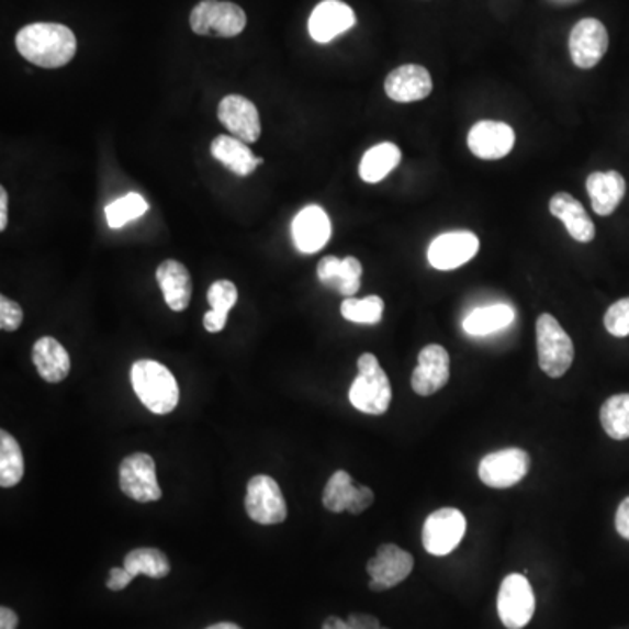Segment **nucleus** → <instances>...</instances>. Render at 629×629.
Segmentation results:
<instances>
[{"label":"nucleus","mask_w":629,"mask_h":629,"mask_svg":"<svg viewBox=\"0 0 629 629\" xmlns=\"http://www.w3.org/2000/svg\"><path fill=\"white\" fill-rule=\"evenodd\" d=\"M20 55L43 69H60L69 64L78 49L76 35L60 23H32L16 35Z\"/></svg>","instance_id":"f257e3e1"},{"label":"nucleus","mask_w":629,"mask_h":629,"mask_svg":"<svg viewBox=\"0 0 629 629\" xmlns=\"http://www.w3.org/2000/svg\"><path fill=\"white\" fill-rule=\"evenodd\" d=\"M130 380L141 403L155 415H168L179 404L176 377L156 360H137L130 371Z\"/></svg>","instance_id":"f03ea898"},{"label":"nucleus","mask_w":629,"mask_h":629,"mask_svg":"<svg viewBox=\"0 0 629 629\" xmlns=\"http://www.w3.org/2000/svg\"><path fill=\"white\" fill-rule=\"evenodd\" d=\"M357 369L359 374L348 392L351 406L366 415H385L392 403V386L377 356L362 353L357 360Z\"/></svg>","instance_id":"7ed1b4c3"},{"label":"nucleus","mask_w":629,"mask_h":629,"mask_svg":"<svg viewBox=\"0 0 629 629\" xmlns=\"http://www.w3.org/2000/svg\"><path fill=\"white\" fill-rule=\"evenodd\" d=\"M536 329L540 369L554 380L565 377L575 357L572 338L560 326V322L549 313L537 318Z\"/></svg>","instance_id":"20e7f679"},{"label":"nucleus","mask_w":629,"mask_h":629,"mask_svg":"<svg viewBox=\"0 0 629 629\" xmlns=\"http://www.w3.org/2000/svg\"><path fill=\"white\" fill-rule=\"evenodd\" d=\"M189 23L194 34L212 37H236L247 26V14L240 5L224 0H202L194 5Z\"/></svg>","instance_id":"39448f33"},{"label":"nucleus","mask_w":629,"mask_h":629,"mask_svg":"<svg viewBox=\"0 0 629 629\" xmlns=\"http://www.w3.org/2000/svg\"><path fill=\"white\" fill-rule=\"evenodd\" d=\"M497 610L507 629H523L536 614V595L530 581L521 574H509L502 581Z\"/></svg>","instance_id":"423d86ee"},{"label":"nucleus","mask_w":629,"mask_h":629,"mask_svg":"<svg viewBox=\"0 0 629 629\" xmlns=\"http://www.w3.org/2000/svg\"><path fill=\"white\" fill-rule=\"evenodd\" d=\"M467 519L462 510L442 507L430 514L424 523L422 542L425 551L433 557H448L459 548L465 536Z\"/></svg>","instance_id":"0eeeda50"},{"label":"nucleus","mask_w":629,"mask_h":629,"mask_svg":"<svg viewBox=\"0 0 629 629\" xmlns=\"http://www.w3.org/2000/svg\"><path fill=\"white\" fill-rule=\"evenodd\" d=\"M530 471V454L521 448H505L486 454L480 462V480L490 488H513Z\"/></svg>","instance_id":"6e6552de"},{"label":"nucleus","mask_w":629,"mask_h":629,"mask_svg":"<svg viewBox=\"0 0 629 629\" xmlns=\"http://www.w3.org/2000/svg\"><path fill=\"white\" fill-rule=\"evenodd\" d=\"M245 509L259 525H279L288 519V504L279 483L266 474L254 475L247 486Z\"/></svg>","instance_id":"1a4fd4ad"},{"label":"nucleus","mask_w":629,"mask_h":629,"mask_svg":"<svg viewBox=\"0 0 629 629\" xmlns=\"http://www.w3.org/2000/svg\"><path fill=\"white\" fill-rule=\"evenodd\" d=\"M120 486L126 497L141 504L164 497L156 478L155 459L147 453H133L121 462Z\"/></svg>","instance_id":"9d476101"},{"label":"nucleus","mask_w":629,"mask_h":629,"mask_svg":"<svg viewBox=\"0 0 629 629\" xmlns=\"http://www.w3.org/2000/svg\"><path fill=\"white\" fill-rule=\"evenodd\" d=\"M480 252V238L472 232L445 233L428 245L427 259L439 271L462 268Z\"/></svg>","instance_id":"9b49d317"},{"label":"nucleus","mask_w":629,"mask_h":629,"mask_svg":"<svg viewBox=\"0 0 629 629\" xmlns=\"http://www.w3.org/2000/svg\"><path fill=\"white\" fill-rule=\"evenodd\" d=\"M415 569V560L409 552L395 544H383L378 548L368 563V574L371 577V591H386L395 587L409 577Z\"/></svg>","instance_id":"f8f14e48"},{"label":"nucleus","mask_w":629,"mask_h":629,"mask_svg":"<svg viewBox=\"0 0 629 629\" xmlns=\"http://www.w3.org/2000/svg\"><path fill=\"white\" fill-rule=\"evenodd\" d=\"M569 47L575 67L593 69L607 53V29L595 18L581 20L570 32Z\"/></svg>","instance_id":"ddd939ff"},{"label":"nucleus","mask_w":629,"mask_h":629,"mask_svg":"<svg viewBox=\"0 0 629 629\" xmlns=\"http://www.w3.org/2000/svg\"><path fill=\"white\" fill-rule=\"evenodd\" d=\"M374 502L373 490L364 484H353L347 471H336L327 481L322 495V504L330 513L360 514L369 509Z\"/></svg>","instance_id":"4468645a"},{"label":"nucleus","mask_w":629,"mask_h":629,"mask_svg":"<svg viewBox=\"0 0 629 629\" xmlns=\"http://www.w3.org/2000/svg\"><path fill=\"white\" fill-rule=\"evenodd\" d=\"M218 121L233 137L254 144L261 137V117L254 102L242 94H227L217 109Z\"/></svg>","instance_id":"2eb2a0df"},{"label":"nucleus","mask_w":629,"mask_h":629,"mask_svg":"<svg viewBox=\"0 0 629 629\" xmlns=\"http://www.w3.org/2000/svg\"><path fill=\"white\" fill-rule=\"evenodd\" d=\"M450 353L441 345H427L419 351L418 366L412 374V389L422 397H430L450 381Z\"/></svg>","instance_id":"dca6fc26"},{"label":"nucleus","mask_w":629,"mask_h":629,"mask_svg":"<svg viewBox=\"0 0 629 629\" xmlns=\"http://www.w3.org/2000/svg\"><path fill=\"white\" fill-rule=\"evenodd\" d=\"M516 144V133L501 121H480L472 126L467 146L475 158L495 161L505 158Z\"/></svg>","instance_id":"f3484780"},{"label":"nucleus","mask_w":629,"mask_h":629,"mask_svg":"<svg viewBox=\"0 0 629 629\" xmlns=\"http://www.w3.org/2000/svg\"><path fill=\"white\" fill-rule=\"evenodd\" d=\"M330 235H333V224L322 206H304L292 221V240L300 252H318L326 247Z\"/></svg>","instance_id":"a211bd4d"},{"label":"nucleus","mask_w":629,"mask_h":629,"mask_svg":"<svg viewBox=\"0 0 629 629\" xmlns=\"http://www.w3.org/2000/svg\"><path fill=\"white\" fill-rule=\"evenodd\" d=\"M353 9L341 0H322L310 16L308 31L315 43L327 44L356 25Z\"/></svg>","instance_id":"6ab92c4d"},{"label":"nucleus","mask_w":629,"mask_h":629,"mask_svg":"<svg viewBox=\"0 0 629 629\" xmlns=\"http://www.w3.org/2000/svg\"><path fill=\"white\" fill-rule=\"evenodd\" d=\"M433 76L422 65H401L385 79V93L398 103L419 102L433 93Z\"/></svg>","instance_id":"aec40b11"},{"label":"nucleus","mask_w":629,"mask_h":629,"mask_svg":"<svg viewBox=\"0 0 629 629\" xmlns=\"http://www.w3.org/2000/svg\"><path fill=\"white\" fill-rule=\"evenodd\" d=\"M317 274L318 280L326 288L351 297L359 292L362 265L357 257L348 256L339 259V257L326 256L318 262Z\"/></svg>","instance_id":"412c9836"},{"label":"nucleus","mask_w":629,"mask_h":629,"mask_svg":"<svg viewBox=\"0 0 629 629\" xmlns=\"http://www.w3.org/2000/svg\"><path fill=\"white\" fill-rule=\"evenodd\" d=\"M156 280L171 312H184L193 294L188 268L176 259H167L156 270Z\"/></svg>","instance_id":"4be33fe9"},{"label":"nucleus","mask_w":629,"mask_h":629,"mask_svg":"<svg viewBox=\"0 0 629 629\" xmlns=\"http://www.w3.org/2000/svg\"><path fill=\"white\" fill-rule=\"evenodd\" d=\"M591 205L602 217L614 214L626 194V180L619 171H595L586 180Z\"/></svg>","instance_id":"5701e85b"},{"label":"nucleus","mask_w":629,"mask_h":629,"mask_svg":"<svg viewBox=\"0 0 629 629\" xmlns=\"http://www.w3.org/2000/svg\"><path fill=\"white\" fill-rule=\"evenodd\" d=\"M549 210L554 217L560 218L561 223L565 224L566 232L574 240L581 242V244L593 242L596 235L595 224L587 215L583 203L575 200L572 194H554L549 202Z\"/></svg>","instance_id":"b1692460"},{"label":"nucleus","mask_w":629,"mask_h":629,"mask_svg":"<svg viewBox=\"0 0 629 629\" xmlns=\"http://www.w3.org/2000/svg\"><path fill=\"white\" fill-rule=\"evenodd\" d=\"M35 369L47 383H60L70 373L69 351L52 336L37 339L32 350Z\"/></svg>","instance_id":"393cba45"},{"label":"nucleus","mask_w":629,"mask_h":629,"mask_svg":"<svg viewBox=\"0 0 629 629\" xmlns=\"http://www.w3.org/2000/svg\"><path fill=\"white\" fill-rule=\"evenodd\" d=\"M210 150L218 164H223L227 170L233 171L236 176H250L259 165H262V159L256 158L249 146L233 135H218L212 142Z\"/></svg>","instance_id":"a878e982"},{"label":"nucleus","mask_w":629,"mask_h":629,"mask_svg":"<svg viewBox=\"0 0 629 629\" xmlns=\"http://www.w3.org/2000/svg\"><path fill=\"white\" fill-rule=\"evenodd\" d=\"M516 317L513 306L497 303L472 310L463 318V330L471 336H488L509 327Z\"/></svg>","instance_id":"bb28decb"},{"label":"nucleus","mask_w":629,"mask_h":629,"mask_svg":"<svg viewBox=\"0 0 629 629\" xmlns=\"http://www.w3.org/2000/svg\"><path fill=\"white\" fill-rule=\"evenodd\" d=\"M403 159V153L392 142H383L366 150L360 159L359 176L368 184H378L389 176Z\"/></svg>","instance_id":"cd10ccee"},{"label":"nucleus","mask_w":629,"mask_h":629,"mask_svg":"<svg viewBox=\"0 0 629 629\" xmlns=\"http://www.w3.org/2000/svg\"><path fill=\"white\" fill-rule=\"evenodd\" d=\"M25 474L22 446L11 434L0 433V486L13 488Z\"/></svg>","instance_id":"c85d7f7f"},{"label":"nucleus","mask_w":629,"mask_h":629,"mask_svg":"<svg viewBox=\"0 0 629 629\" xmlns=\"http://www.w3.org/2000/svg\"><path fill=\"white\" fill-rule=\"evenodd\" d=\"M125 566L133 577L147 575L150 579H164L170 574V561L167 554L155 548L133 549L125 558Z\"/></svg>","instance_id":"c756f323"},{"label":"nucleus","mask_w":629,"mask_h":629,"mask_svg":"<svg viewBox=\"0 0 629 629\" xmlns=\"http://www.w3.org/2000/svg\"><path fill=\"white\" fill-rule=\"evenodd\" d=\"M599 422L608 437L616 441L629 439V394H617L605 401Z\"/></svg>","instance_id":"7c9ffc66"},{"label":"nucleus","mask_w":629,"mask_h":629,"mask_svg":"<svg viewBox=\"0 0 629 629\" xmlns=\"http://www.w3.org/2000/svg\"><path fill=\"white\" fill-rule=\"evenodd\" d=\"M385 312V303L381 300L380 295H368L364 300H356V297H348L341 303L342 318L353 324H366V326H374L383 318Z\"/></svg>","instance_id":"2f4dec72"},{"label":"nucleus","mask_w":629,"mask_h":629,"mask_svg":"<svg viewBox=\"0 0 629 629\" xmlns=\"http://www.w3.org/2000/svg\"><path fill=\"white\" fill-rule=\"evenodd\" d=\"M147 210H149V205L142 194L128 193L108 205L105 217H108V224L112 229H120V227L126 226L130 221L142 217Z\"/></svg>","instance_id":"473e14b6"},{"label":"nucleus","mask_w":629,"mask_h":629,"mask_svg":"<svg viewBox=\"0 0 629 629\" xmlns=\"http://www.w3.org/2000/svg\"><path fill=\"white\" fill-rule=\"evenodd\" d=\"M206 300H209L210 308L218 315L227 317V313L232 312L233 306L238 301V289L232 280H217L210 285Z\"/></svg>","instance_id":"72a5a7b5"},{"label":"nucleus","mask_w":629,"mask_h":629,"mask_svg":"<svg viewBox=\"0 0 629 629\" xmlns=\"http://www.w3.org/2000/svg\"><path fill=\"white\" fill-rule=\"evenodd\" d=\"M605 329L616 338L629 336V297L617 301L605 313Z\"/></svg>","instance_id":"f704fd0d"},{"label":"nucleus","mask_w":629,"mask_h":629,"mask_svg":"<svg viewBox=\"0 0 629 629\" xmlns=\"http://www.w3.org/2000/svg\"><path fill=\"white\" fill-rule=\"evenodd\" d=\"M23 322V310L20 304L0 295V329L5 333H14L20 329Z\"/></svg>","instance_id":"c9c22d12"},{"label":"nucleus","mask_w":629,"mask_h":629,"mask_svg":"<svg viewBox=\"0 0 629 629\" xmlns=\"http://www.w3.org/2000/svg\"><path fill=\"white\" fill-rule=\"evenodd\" d=\"M133 579L135 577L130 574L125 566H123V569H111V572H109L108 587L111 591L125 589V587L132 583Z\"/></svg>","instance_id":"e433bc0d"},{"label":"nucleus","mask_w":629,"mask_h":629,"mask_svg":"<svg viewBox=\"0 0 629 629\" xmlns=\"http://www.w3.org/2000/svg\"><path fill=\"white\" fill-rule=\"evenodd\" d=\"M616 528L617 533L622 537V539L629 540V497L625 498L619 505L616 514Z\"/></svg>","instance_id":"4c0bfd02"},{"label":"nucleus","mask_w":629,"mask_h":629,"mask_svg":"<svg viewBox=\"0 0 629 629\" xmlns=\"http://www.w3.org/2000/svg\"><path fill=\"white\" fill-rule=\"evenodd\" d=\"M348 625L353 629H380V621L369 614H351L347 619Z\"/></svg>","instance_id":"58836bf2"},{"label":"nucleus","mask_w":629,"mask_h":629,"mask_svg":"<svg viewBox=\"0 0 629 629\" xmlns=\"http://www.w3.org/2000/svg\"><path fill=\"white\" fill-rule=\"evenodd\" d=\"M227 317H223V315H218L215 313L214 310H210V312L205 313V317H203V326L209 333H221V330L226 327Z\"/></svg>","instance_id":"ea45409f"},{"label":"nucleus","mask_w":629,"mask_h":629,"mask_svg":"<svg viewBox=\"0 0 629 629\" xmlns=\"http://www.w3.org/2000/svg\"><path fill=\"white\" fill-rule=\"evenodd\" d=\"M18 622L20 619L14 610L8 607L0 608V629H16Z\"/></svg>","instance_id":"a19ab883"},{"label":"nucleus","mask_w":629,"mask_h":629,"mask_svg":"<svg viewBox=\"0 0 629 629\" xmlns=\"http://www.w3.org/2000/svg\"><path fill=\"white\" fill-rule=\"evenodd\" d=\"M8 227V191L0 188V232H5Z\"/></svg>","instance_id":"79ce46f5"},{"label":"nucleus","mask_w":629,"mask_h":629,"mask_svg":"<svg viewBox=\"0 0 629 629\" xmlns=\"http://www.w3.org/2000/svg\"><path fill=\"white\" fill-rule=\"evenodd\" d=\"M322 629H353L348 621H342L339 617L330 616L327 617L324 625H322Z\"/></svg>","instance_id":"37998d69"},{"label":"nucleus","mask_w":629,"mask_h":629,"mask_svg":"<svg viewBox=\"0 0 629 629\" xmlns=\"http://www.w3.org/2000/svg\"><path fill=\"white\" fill-rule=\"evenodd\" d=\"M206 629H242L238 625H233V622H217V625L209 626Z\"/></svg>","instance_id":"c03bdc74"},{"label":"nucleus","mask_w":629,"mask_h":629,"mask_svg":"<svg viewBox=\"0 0 629 629\" xmlns=\"http://www.w3.org/2000/svg\"><path fill=\"white\" fill-rule=\"evenodd\" d=\"M380 629H389V628H380Z\"/></svg>","instance_id":"a18cd8bd"}]
</instances>
